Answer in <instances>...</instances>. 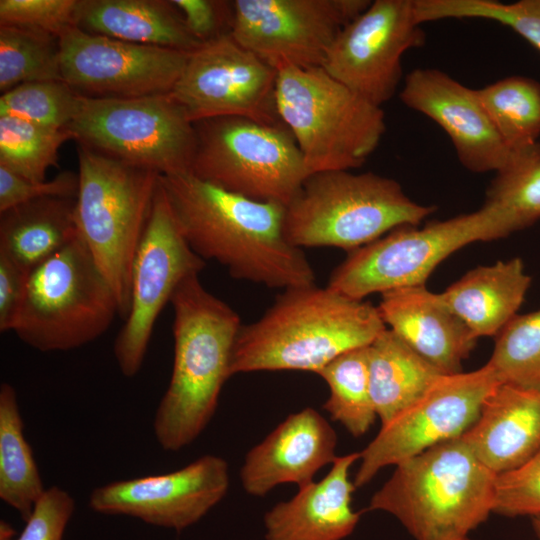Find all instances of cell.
<instances>
[{
  "label": "cell",
  "mask_w": 540,
  "mask_h": 540,
  "mask_svg": "<svg viewBox=\"0 0 540 540\" xmlns=\"http://www.w3.org/2000/svg\"><path fill=\"white\" fill-rule=\"evenodd\" d=\"M53 80H62L59 37L26 27L0 26V91Z\"/></svg>",
  "instance_id": "31"
},
{
  "label": "cell",
  "mask_w": 540,
  "mask_h": 540,
  "mask_svg": "<svg viewBox=\"0 0 540 540\" xmlns=\"http://www.w3.org/2000/svg\"><path fill=\"white\" fill-rule=\"evenodd\" d=\"M276 105L310 174L361 167L386 131L382 107L322 67L278 70Z\"/></svg>",
  "instance_id": "7"
},
{
  "label": "cell",
  "mask_w": 540,
  "mask_h": 540,
  "mask_svg": "<svg viewBox=\"0 0 540 540\" xmlns=\"http://www.w3.org/2000/svg\"><path fill=\"white\" fill-rule=\"evenodd\" d=\"M78 173L63 171L51 180L31 181L0 166V212L46 197L75 198Z\"/></svg>",
  "instance_id": "39"
},
{
  "label": "cell",
  "mask_w": 540,
  "mask_h": 540,
  "mask_svg": "<svg viewBox=\"0 0 540 540\" xmlns=\"http://www.w3.org/2000/svg\"><path fill=\"white\" fill-rule=\"evenodd\" d=\"M418 21L484 19L500 23L540 50V0H415Z\"/></svg>",
  "instance_id": "34"
},
{
  "label": "cell",
  "mask_w": 540,
  "mask_h": 540,
  "mask_svg": "<svg viewBox=\"0 0 540 540\" xmlns=\"http://www.w3.org/2000/svg\"><path fill=\"white\" fill-rule=\"evenodd\" d=\"M28 272L0 254V331H10L19 307Z\"/></svg>",
  "instance_id": "42"
},
{
  "label": "cell",
  "mask_w": 540,
  "mask_h": 540,
  "mask_svg": "<svg viewBox=\"0 0 540 540\" xmlns=\"http://www.w3.org/2000/svg\"><path fill=\"white\" fill-rule=\"evenodd\" d=\"M500 383L488 362L474 371L440 375L419 398L381 425L360 452L355 488L369 483L386 466L462 436Z\"/></svg>",
  "instance_id": "12"
},
{
  "label": "cell",
  "mask_w": 540,
  "mask_h": 540,
  "mask_svg": "<svg viewBox=\"0 0 540 540\" xmlns=\"http://www.w3.org/2000/svg\"><path fill=\"white\" fill-rule=\"evenodd\" d=\"M74 509L75 501L67 491L46 488L16 540H62Z\"/></svg>",
  "instance_id": "40"
},
{
  "label": "cell",
  "mask_w": 540,
  "mask_h": 540,
  "mask_svg": "<svg viewBox=\"0 0 540 540\" xmlns=\"http://www.w3.org/2000/svg\"><path fill=\"white\" fill-rule=\"evenodd\" d=\"M15 530L4 520L0 521V540H16Z\"/></svg>",
  "instance_id": "43"
},
{
  "label": "cell",
  "mask_w": 540,
  "mask_h": 540,
  "mask_svg": "<svg viewBox=\"0 0 540 540\" xmlns=\"http://www.w3.org/2000/svg\"><path fill=\"white\" fill-rule=\"evenodd\" d=\"M379 313L387 327L444 375L462 372L477 337L425 284L381 294Z\"/></svg>",
  "instance_id": "21"
},
{
  "label": "cell",
  "mask_w": 540,
  "mask_h": 540,
  "mask_svg": "<svg viewBox=\"0 0 540 540\" xmlns=\"http://www.w3.org/2000/svg\"><path fill=\"white\" fill-rule=\"evenodd\" d=\"M62 80L80 94L132 98L170 93L189 52L135 44L78 27L60 38Z\"/></svg>",
  "instance_id": "17"
},
{
  "label": "cell",
  "mask_w": 540,
  "mask_h": 540,
  "mask_svg": "<svg viewBox=\"0 0 540 540\" xmlns=\"http://www.w3.org/2000/svg\"><path fill=\"white\" fill-rule=\"evenodd\" d=\"M68 140V128L39 125L13 116H0V166L31 181L46 180L57 166L58 153Z\"/></svg>",
  "instance_id": "33"
},
{
  "label": "cell",
  "mask_w": 540,
  "mask_h": 540,
  "mask_svg": "<svg viewBox=\"0 0 540 540\" xmlns=\"http://www.w3.org/2000/svg\"><path fill=\"white\" fill-rule=\"evenodd\" d=\"M369 0H234L230 34L277 71L322 67L342 29Z\"/></svg>",
  "instance_id": "14"
},
{
  "label": "cell",
  "mask_w": 540,
  "mask_h": 540,
  "mask_svg": "<svg viewBox=\"0 0 540 540\" xmlns=\"http://www.w3.org/2000/svg\"><path fill=\"white\" fill-rule=\"evenodd\" d=\"M496 476L460 436L395 465L368 510L391 514L414 540H465L493 513Z\"/></svg>",
  "instance_id": "4"
},
{
  "label": "cell",
  "mask_w": 540,
  "mask_h": 540,
  "mask_svg": "<svg viewBox=\"0 0 540 540\" xmlns=\"http://www.w3.org/2000/svg\"><path fill=\"white\" fill-rule=\"evenodd\" d=\"M174 311V360L170 382L153 421L159 445L178 451L212 419L231 376L234 344L242 326L237 312L210 293L199 275L185 279L170 300Z\"/></svg>",
  "instance_id": "3"
},
{
  "label": "cell",
  "mask_w": 540,
  "mask_h": 540,
  "mask_svg": "<svg viewBox=\"0 0 540 540\" xmlns=\"http://www.w3.org/2000/svg\"><path fill=\"white\" fill-rule=\"evenodd\" d=\"M495 337L488 363L500 381L540 392V309L516 315Z\"/></svg>",
  "instance_id": "35"
},
{
  "label": "cell",
  "mask_w": 540,
  "mask_h": 540,
  "mask_svg": "<svg viewBox=\"0 0 540 540\" xmlns=\"http://www.w3.org/2000/svg\"><path fill=\"white\" fill-rule=\"evenodd\" d=\"M116 315V295L78 234L29 272L10 331L38 351H68L99 338Z\"/></svg>",
  "instance_id": "8"
},
{
  "label": "cell",
  "mask_w": 540,
  "mask_h": 540,
  "mask_svg": "<svg viewBox=\"0 0 540 540\" xmlns=\"http://www.w3.org/2000/svg\"><path fill=\"white\" fill-rule=\"evenodd\" d=\"M277 76L227 33L189 52L170 94L193 123L225 116L278 123Z\"/></svg>",
  "instance_id": "15"
},
{
  "label": "cell",
  "mask_w": 540,
  "mask_h": 540,
  "mask_svg": "<svg viewBox=\"0 0 540 540\" xmlns=\"http://www.w3.org/2000/svg\"><path fill=\"white\" fill-rule=\"evenodd\" d=\"M191 173L226 191L286 207L310 175L283 122L225 116L194 123Z\"/></svg>",
  "instance_id": "10"
},
{
  "label": "cell",
  "mask_w": 540,
  "mask_h": 540,
  "mask_svg": "<svg viewBox=\"0 0 540 540\" xmlns=\"http://www.w3.org/2000/svg\"><path fill=\"white\" fill-rule=\"evenodd\" d=\"M77 27L135 44L191 52L202 43L172 0H80Z\"/></svg>",
  "instance_id": "25"
},
{
  "label": "cell",
  "mask_w": 540,
  "mask_h": 540,
  "mask_svg": "<svg viewBox=\"0 0 540 540\" xmlns=\"http://www.w3.org/2000/svg\"><path fill=\"white\" fill-rule=\"evenodd\" d=\"M415 0H375L346 25L322 68L374 105L382 107L402 78V57L425 43Z\"/></svg>",
  "instance_id": "16"
},
{
  "label": "cell",
  "mask_w": 540,
  "mask_h": 540,
  "mask_svg": "<svg viewBox=\"0 0 540 540\" xmlns=\"http://www.w3.org/2000/svg\"><path fill=\"white\" fill-rule=\"evenodd\" d=\"M386 325L378 307L316 284L288 288L258 320L242 325L231 376L255 371L318 372L341 354L370 345Z\"/></svg>",
  "instance_id": "2"
},
{
  "label": "cell",
  "mask_w": 540,
  "mask_h": 540,
  "mask_svg": "<svg viewBox=\"0 0 540 540\" xmlns=\"http://www.w3.org/2000/svg\"><path fill=\"white\" fill-rule=\"evenodd\" d=\"M77 231L111 285L125 319L133 260L145 231L160 174L78 144Z\"/></svg>",
  "instance_id": "6"
},
{
  "label": "cell",
  "mask_w": 540,
  "mask_h": 540,
  "mask_svg": "<svg viewBox=\"0 0 540 540\" xmlns=\"http://www.w3.org/2000/svg\"><path fill=\"white\" fill-rule=\"evenodd\" d=\"M160 183L184 238L204 261L270 288L315 284L302 249L285 238L284 206L226 191L191 172L160 175Z\"/></svg>",
  "instance_id": "1"
},
{
  "label": "cell",
  "mask_w": 540,
  "mask_h": 540,
  "mask_svg": "<svg viewBox=\"0 0 540 540\" xmlns=\"http://www.w3.org/2000/svg\"><path fill=\"white\" fill-rule=\"evenodd\" d=\"M493 513L540 516V449L521 466L496 476Z\"/></svg>",
  "instance_id": "38"
},
{
  "label": "cell",
  "mask_w": 540,
  "mask_h": 540,
  "mask_svg": "<svg viewBox=\"0 0 540 540\" xmlns=\"http://www.w3.org/2000/svg\"><path fill=\"white\" fill-rule=\"evenodd\" d=\"M530 284L515 257L469 270L441 294L477 338L495 337L517 315Z\"/></svg>",
  "instance_id": "24"
},
{
  "label": "cell",
  "mask_w": 540,
  "mask_h": 540,
  "mask_svg": "<svg viewBox=\"0 0 540 540\" xmlns=\"http://www.w3.org/2000/svg\"><path fill=\"white\" fill-rule=\"evenodd\" d=\"M402 103L440 126L450 138L461 165L473 173L496 172L510 154L476 89L442 70L416 68L404 80Z\"/></svg>",
  "instance_id": "19"
},
{
  "label": "cell",
  "mask_w": 540,
  "mask_h": 540,
  "mask_svg": "<svg viewBox=\"0 0 540 540\" xmlns=\"http://www.w3.org/2000/svg\"><path fill=\"white\" fill-rule=\"evenodd\" d=\"M80 0H0V26H20L61 37L77 27Z\"/></svg>",
  "instance_id": "37"
},
{
  "label": "cell",
  "mask_w": 540,
  "mask_h": 540,
  "mask_svg": "<svg viewBox=\"0 0 540 540\" xmlns=\"http://www.w3.org/2000/svg\"><path fill=\"white\" fill-rule=\"evenodd\" d=\"M435 206L411 200L398 181L373 172L310 174L285 207L283 232L292 245L353 251L402 226H417Z\"/></svg>",
  "instance_id": "5"
},
{
  "label": "cell",
  "mask_w": 540,
  "mask_h": 540,
  "mask_svg": "<svg viewBox=\"0 0 540 540\" xmlns=\"http://www.w3.org/2000/svg\"><path fill=\"white\" fill-rule=\"evenodd\" d=\"M532 527L536 537L540 540V516L532 517Z\"/></svg>",
  "instance_id": "44"
},
{
  "label": "cell",
  "mask_w": 540,
  "mask_h": 540,
  "mask_svg": "<svg viewBox=\"0 0 540 540\" xmlns=\"http://www.w3.org/2000/svg\"><path fill=\"white\" fill-rule=\"evenodd\" d=\"M84 95L62 80L27 82L0 97V116H13L39 125L68 128Z\"/></svg>",
  "instance_id": "36"
},
{
  "label": "cell",
  "mask_w": 540,
  "mask_h": 540,
  "mask_svg": "<svg viewBox=\"0 0 540 540\" xmlns=\"http://www.w3.org/2000/svg\"><path fill=\"white\" fill-rule=\"evenodd\" d=\"M368 346L341 354L318 372L330 390L323 408L354 437L367 433L377 417L370 393Z\"/></svg>",
  "instance_id": "30"
},
{
  "label": "cell",
  "mask_w": 540,
  "mask_h": 540,
  "mask_svg": "<svg viewBox=\"0 0 540 540\" xmlns=\"http://www.w3.org/2000/svg\"><path fill=\"white\" fill-rule=\"evenodd\" d=\"M368 366L371 398L381 425L444 375L389 328L368 346Z\"/></svg>",
  "instance_id": "27"
},
{
  "label": "cell",
  "mask_w": 540,
  "mask_h": 540,
  "mask_svg": "<svg viewBox=\"0 0 540 540\" xmlns=\"http://www.w3.org/2000/svg\"><path fill=\"white\" fill-rule=\"evenodd\" d=\"M514 227L501 209L484 203L470 213L402 226L350 251L332 271L328 287L354 299L423 285L447 257L468 244L505 238Z\"/></svg>",
  "instance_id": "9"
},
{
  "label": "cell",
  "mask_w": 540,
  "mask_h": 540,
  "mask_svg": "<svg viewBox=\"0 0 540 540\" xmlns=\"http://www.w3.org/2000/svg\"><path fill=\"white\" fill-rule=\"evenodd\" d=\"M478 98L498 134L515 150L539 142L540 83L514 75L476 89Z\"/></svg>",
  "instance_id": "29"
},
{
  "label": "cell",
  "mask_w": 540,
  "mask_h": 540,
  "mask_svg": "<svg viewBox=\"0 0 540 540\" xmlns=\"http://www.w3.org/2000/svg\"><path fill=\"white\" fill-rule=\"evenodd\" d=\"M465 540H471V539H470V538H467V539H465Z\"/></svg>",
  "instance_id": "45"
},
{
  "label": "cell",
  "mask_w": 540,
  "mask_h": 540,
  "mask_svg": "<svg viewBox=\"0 0 540 540\" xmlns=\"http://www.w3.org/2000/svg\"><path fill=\"white\" fill-rule=\"evenodd\" d=\"M77 235L75 198L46 197L0 212V254L28 273Z\"/></svg>",
  "instance_id": "26"
},
{
  "label": "cell",
  "mask_w": 540,
  "mask_h": 540,
  "mask_svg": "<svg viewBox=\"0 0 540 540\" xmlns=\"http://www.w3.org/2000/svg\"><path fill=\"white\" fill-rule=\"evenodd\" d=\"M204 267L205 261L184 238L159 178L133 260L129 313L114 342V356L125 377L139 372L156 320L177 287Z\"/></svg>",
  "instance_id": "13"
},
{
  "label": "cell",
  "mask_w": 540,
  "mask_h": 540,
  "mask_svg": "<svg viewBox=\"0 0 540 540\" xmlns=\"http://www.w3.org/2000/svg\"><path fill=\"white\" fill-rule=\"evenodd\" d=\"M360 452L338 456L320 481L299 488L288 501L275 504L264 515L266 540H343L360 520L352 508L354 483L349 471Z\"/></svg>",
  "instance_id": "22"
},
{
  "label": "cell",
  "mask_w": 540,
  "mask_h": 540,
  "mask_svg": "<svg viewBox=\"0 0 540 540\" xmlns=\"http://www.w3.org/2000/svg\"><path fill=\"white\" fill-rule=\"evenodd\" d=\"M181 12L189 32L199 42L213 40L230 33L231 1L172 0Z\"/></svg>",
  "instance_id": "41"
},
{
  "label": "cell",
  "mask_w": 540,
  "mask_h": 540,
  "mask_svg": "<svg viewBox=\"0 0 540 540\" xmlns=\"http://www.w3.org/2000/svg\"><path fill=\"white\" fill-rule=\"evenodd\" d=\"M44 488L12 385L0 386V498L26 521Z\"/></svg>",
  "instance_id": "28"
},
{
  "label": "cell",
  "mask_w": 540,
  "mask_h": 540,
  "mask_svg": "<svg viewBox=\"0 0 540 540\" xmlns=\"http://www.w3.org/2000/svg\"><path fill=\"white\" fill-rule=\"evenodd\" d=\"M486 190V204L506 213L515 232L540 220V142L511 150Z\"/></svg>",
  "instance_id": "32"
},
{
  "label": "cell",
  "mask_w": 540,
  "mask_h": 540,
  "mask_svg": "<svg viewBox=\"0 0 540 540\" xmlns=\"http://www.w3.org/2000/svg\"><path fill=\"white\" fill-rule=\"evenodd\" d=\"M336 446V432L319 412L307 407L293 413L248 451L240 470L242 487L263 497L280 484L306 486L336 460Z\"/></svg>",
  "instance_id": "20"
},
{
  "label": "cell",
  "mask_w": 540,
  "mask_h": 540,
  "mask_svg": "<svg viewBox=\"0 0 540 540\" xmlns=\"http://www.w3.org/2000/svg\"><path fill=\"white\" fill-rule=\"evenodd\" d=\"M229 484L227 461L208 454L176 471L97 487L89 496V506L98 513L127 515L182 531L218 504Z\"/></svg>",
  "instance_id": "18"
},
{
  "label": "cell",
  "mask_w": 540,
  "mask_h": 540,
  "mask_svg": "<svg viewBox=\"0 0 540 540\" xmlns=\"http://www.w3.org/2000/svg\"><path fill=\"white\" fill-rule=\"evenodd\" d=\"M462 437L496 475L521 466L540 449V392L501 382Z\"/></svg>",
  "instance_id": "23"
},
{
  "label": "cell",
  "mask_w": 540,
  "mask_h": 540,
  "mask_svg": "<svg viewBox=\"0 0 540 540\" xmlns=\"http://www.w3.org/2000/svg\"><path fill=\"white\" fill-rule=\"evenodd\" d=\"M68 129L78 144L161 176L191 171L194 123L170 93L132 98L84 96Z\"/></svg>",
  "instance_id": "11"
}]
</instances>
